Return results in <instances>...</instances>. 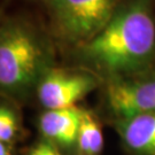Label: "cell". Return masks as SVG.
<instances>
[{
	"instance_id": "11",
	"label": "cell",
	"mask_w": 155,
	"mask_h": 155,
	"mask_svg": "<svg viewBox=\"0 0 155 155\" xmlns=\"http://www.w3.org/2000/svg\"><path fill=\"white\" fill-rule=\"evenodd\" d=\"M0 155H16V145L0 143Z\"/></svg>"
},
{
	"instance_id": "2",
	"label": "cell",
	"mask_w": 155,
	"mask_h": 155,
	"mask_svg": "<svg viewBox=\"0 0 155 155\" xmlns=\"http://www.w3.org/2000/svg\"><path fill=\"white\" fill-rule=\"evenodd\" d=\"M54 67L50 39L30 23L8 20L0 29V90L17 105L36 95L44 74Z\"/></svg>"
},
{
	"instance_id": "4",
	"label": "cell",
	"mask_w": 155,
	"mask_h": 155,
	"mask_svg": "<svg viewBox=\"0 0 155 155\" xmlns=\"http://www.w3.org/2000/svg\"><path fill=\"white\" fill-rule=\"evenodd\" d=\"M101 107L110 123L155 111V67L132 76L104 82Z\"/></svg>"
},
{
	"instance_id": "7",
	"label": "cell",
	"mask_w": 155,
	"mask_h": 155,
	"mask_svg": "<svg viewBox=\"0 0 155 155\" xmlns=\"http://www.w3.org/2000/svg\"><path fill=\"white\" fill-rule=\"evenodd\" d=\"M110 124L125 155H155V111Z\"/></svg>"
},
{
	"instance_id": "1",
	"label": "cell",
	"mask_w": 155,
	"mask_h": 155,
	"mask_svg": "<svg viewBox=\"0 0 155 155\" xmlns=\"http://www.w3.org/2000/svg\"><path fill=\"white\" fill-rule=\"evenodd\" d=\"M76 55L83 68L104 82L155 67V20L150 0L120 2L108 24L78 46Z\"/></svg>"
},
{
	"instance_id": "9",
	"label": "cell",
	"mask_w": 155,
	"mask_h": 155,
	"mask_svg": "<svg viewBox=\"0 0 155 155\" xmlns=\"http://www.w3.org/2000/svg\"><path fill=\"white\" fill-rule=\"evenodd\" d=\"M23 132L24 129L18 105L2 97L0 105V143L16 145L22 139Z\"/></svg>"
},
{
	"instance_id": "5",
	"label": "cell",
	"mask_w": 155,
	"mask_h": 155,
	"mask_svg": "<svg viewBox=\"0 0 155 155\" xmlns=\"http://www.w3.org/2000/svg\"><path fill=\"white\" fill-rule=\"evenodd\" d=\"M102 84L104 81L97 74L83 67L54 66L41 77L36 90V98L44 110L71 108Z\"/></svg>"
},
{
	"instance_id": "10",
	"label": "cell",
	"mask_w": 155,
	"mask_h": 155,
	"mask_svg": "<svg viewBox=\"0 0 155 155\" xmlns=\"http://www.w3.org/2000/svg\"><path fill=\"white\" fill-rule=\"evenodd\" d=\"M25 155H64L44 139H39L29 147Z\"/></svg>"
},
{
	"instance_id": "3",
	"label": "cell",
	"mask_w": 155,
	"mask_h": 155,
	"mask_svg": "<svg viewBox=\"0 0 155 155\" xmlns=\"http://www.w3.org/2000/svg\"><path fill=\"white\" fill-rule=\"evenodd\" d=\"M118 5V0H47L55 35L76 47L105 28Z\"/></svg>"
},
{
	"instance_id": "8",
	"label": "cell",
	"mask_w": 155,
	"mask_h": 155,
	"mask_svg": "<svg viewBox=\"0 0 155 155\" xmlns=\"http://www.w3.org/2000/svg\"><path fill=\"white\" fill-rule=\"evenodd\" d=\"M104 144L102 125L99 116L92 110L83 108L75 155H102Z\"/></svg>"
},
{
	"instance_id": "12",
	"label": "cell",
	"mask_w": 155,
	"mask_h": 155,
	"mask_svg": "<svg viewBox=\"0 0 155 155\" xmlns=\"http://www.w3.org/2000/svg\"><path fill=\"white\" fill-rule=\"evenodd\" d=\"M46 1H47V0H46Z\"/></svg>"
},
{
	"instance_id": "6",
	"label": "cell",
	"mask_w": 155,
	"mask_h": 155,
	"mask_svg": "<svg viewBox=\"0 0 155 155\" xmlns=\"http://www.w3.org/2000/svg\"><path fill=\"white\" fill-rule=\"evenodd\" d=\"M82 115L83 108L78 106L44 110L37 120L40 137L64 155H75Z\"/></svg>"
}]
</instances>
